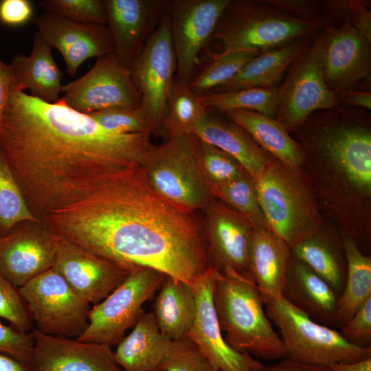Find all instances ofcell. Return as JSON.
I'll return each mask as SVG.
<instances>
[{
  "mask_svg": "<svg viewBox=\"0 0 371 371\" xmlns=\"http://www.w3.org/2000/svg\"><path fill=\"white\" fill-rule=\"evenodd\" d=\"M321 32L292 63L278 87L276 119L289 133L313 113L340 104L325 82Z\"/></svg>",
  "mask_w": 371,
  "mask_h": 371,
  "instance_id": "9",
  "label": "cell"
},
{
  "mask_svg": "<svg viewBox=\"0 0 371 371\" xmlns=\"http://www.w3.org/2000/svg\"><path fill=\"white\" fill-rule=\"evenodd\" d=\"M194 135L236 160L254 180L273 159L240 126L210 111L198 123Z\"/></svg>",
  "mask_w": 371,
  "mask_h": 371,
  "instance_id": "24",
  "label": "cell"
},
{
  "mask_svg": "<svg viewBox=\"0 0 371 371\" xmlns=\"http://www.w3.org/2000/svg\"><path fill=\"white\" fill-rule=\"evenodd\" d=\"M32 21L43 39L60 52L71 77L86 60L114 52L105 25L82 23L47 12Z\"/></svg>",
  "mask_w": 371,
  "mask_h": 371,
  "instance_id": "20",
  "label": "cell"
},
{
  "mask_svg": "<svg viewBox=\"0 0 371 371\" xmlns=\"http://www.w3.org/2000/svg\"><path fill=\"white\" fill-rule=\"evenodd\" d=\"M312 38H300L260 52L244 65L232 78L210 92L278 87L292 63L308 46Z\"/></svg>",
  "mask_w": 371,
  "mask_h": 371,
  "instance_id": "28",
  "label": "cell"
},
{
  "mask_svg": "<svg viewBox=\"0 0 371 371\" xmlns=\"http://www.w3.org/2000/svg\"><path fill=\"white\" fill-rule=\"evenodd\" d=\"M324 76L334 93L352 90L371 71V41L344 19L321 32Z\"/></svg>",
  "mask_w": 371,
  "mask_h": 371,
  "instance_id": "18",
  "label": "cell"
},
{
  "mask_svg": "<svg viewBox=\"0 0 371 371\" xmlns=\"http://www.w3.org/2000/svg\"><path fill=\"white\" fill-rule=\"evenodd\" d=\"M339 332L351 344L371 348V297L365 301Z\"/></svg>",
  "mask_w": 371,
  "mask_h": 371,
  "instance_id": "43",
  "label": "cell"
},
{
  "mask_svg": "<svg viewBox=\"0 0 371 371\" xmlns=\"http://www.w3.org/2000/svg\"><path fill=\"white\" fill-rule=\"evenodd\" d=\"M18 291L40 333L76 339L86 328L89 304L54 267L28 281Z\"/></svg>",
  "mask_w": 371,
  "mask_h": 371,
  "instance_id": "11",
  "label": "cell"
},
{
  "mask_svg": "<svg viewBox=\"0 0 371 371\" xmlns=\"http://www.w3.org/2000/svg\"><path fill=\"white\" fill-rule=\"evenodd\" d=\"M34 346L32 331L23 333L0 323V352L28 364Z\"/></svg>",
  "mask_w": 371,
  "mask_h": 371,
  "instance_id": "44",
  "label": "cell"
},
{
  "mask_svg": "<svg viewBox=\"0 0 371 371\" xmlns=\"http://www.w3.org/2000/svg\"><path fill=\"white\" fill-rule=\"evenodd\" d=\"M31 212L22 190L0 151V236L18 224L39 221Z\"/></svg>",
  "mask_w": 371,
  "mask_h": 371,
  "instance_id": "36",
  "label": "cell"
},
{
  "mask_svg": "<svg viewBox=\"0 0 371 371\" xmlns=\"http://www.w3.org/2000/svg\"><path fill=\"white\" fill-rule=\"evenodd\" d=\"M57 235L42 221L23 222L0 236V273L17 289L52 269Z\"/></svg>",
  "mask_w": 371,
  "mask_h": 371,
  "instance_id": "16",
  "label": "cell"
},
{
  "mask_svg": "<svg viewBox=\"0 0 371 371\" xmlns=\"http://www.w3.org/2000/svg\"><path fill=\"white\" fill-rule=\"evenodd\" d=\"M30 371H124L111 346L52 336L32 330Z\"/></svg>",
  "mask_w": 371,
  "mask_h": 371,
  "instance_id": "22",
  "label": "cell"
},
{
  "mask_svg": "<svg viewBox=\"0 0 371 371\" xmlns=\"http://www.w3.org/2000/svg\"><path fill=\"white\" fill-rule=\"evenodd\" d=\"M278 87L249 88L225 92H207L200 95L203 106L223 113L234 109L254 111L276 119Z\"/></svg>",
  "mask_w": 371,
  "mask_h": 371,
  "instance_id": "34",
  "label": "cell"
},
{
  "mask_svg": "<svg viewBox=\"0 0 371 371\" xmlns=\"http://www.w3.org/2000/svg\"><path fill=\"white\" fill-rule=\"evenodd\" d=\"M207 112L199 95L193 92L188 84L175 80L168 100L161 134L166 139L194 134L198 123Z\"/></svg>",
  "mask_w": 371,
  "mask_h": 371,
  "instance_id": "33",
  "label": "cell"
},
{
  "mask_svg": "<svg viewBox=\"0 0 371 371\" xmlns=\"http://www.w3.org/2000/svg\"><path fill=\"white\" fill-rule=\"evenodd\" d=\"M114 53L131 67L166 12L168 0H104Z\"/></svg>",
  "mask_w": 371,
  "mask_h": 371,
  "instance_id": "21",
  "label": "cell"
},
{
  "mask_svg": "<svg viewBox=\"0 0 371 371\" xmlns=\"http://www.w3.org/2000/svg\"><path fill=\"white\" fill-rule=\"evenodd\" d=\"M34 7L29 0H1L0 23L18 27L33 19Z\"/></svg>",
  "mask_w": 371,
  "mask_h": 371,
  "instance_id": "46",
  "label": "cell"
},
{
  "mask_svg": "<svg viewBox=\"0 0 371 371\" xmlns=\"http://www.w3.org/2000/svg\"><path fill=\"white\" fill-rule=\"evenodd\" d=\"M150 136L111 132L60 100L47 103L14 85L0 126V151L31 212L42 221L111 175L140 166Z\"/></svg>",
  "mask_w": 371,
  "mask_h": 371,
  "instance_id": "1",
  "label": "cell"
},
{
  "mask_svg": "<svg viewBox=\"0 0 371 371\" xmlns=\"http://www.w3.org/2000/svg\"><path fill=\"white\" fill-rule=\"evenodd\" d=\"M199 142L194 134L169 137L152 144L140 165L152 188L188 212L204 209L214 198L199 164Z\"/></svg>",
  "mask_w": 371,
  "mask_h": 371,
  "instance_id": "6",
  "label": "cell"
},
{
  "mask_svg": "<svg viewBox=\"0 0 371 371\" xmlns=\"http://www.w3.org/2000/svg\"><path fill=\"white\" fill-rule=\"evenodd\" d=\"M57 244L53 267L89 305L102 301L131 272L58 235Z\"/></svg>",
  "mask_w": 371,
  "mask_h": 371,
  "instance_id": "17",
  "label": "cell"
},
{
  "mask_svg": "<svg viewBox=\"0 0 371 371\" xmlns=\"http://www.w3.org/2000/svg\"><path fill=\"white\" fill-rule=\"evenodd\" d=\"M368 110L339 105L313 113L295 131L305 155L326 162L359 192H371V131Z\"/></svg>",
  "mask_w": 371,
  "mask_h": 371,
  "instance_id": "3",
  "label": "cell"
},
{
  "mask_svg": "<svg viewBox=\"0 0 371 371\" xmlns=\"http://www.w3.org/2000/svg\"><path fill=\"white\" fill-rule=\"evenodd\" d=\"M166 276L149 268L131 271L125 280L89 311L88 324L76 339L80 341L117 344L144 312L143 304L159 289Z\"/></svg>",
  "mask_w": 371,
  "mask_h": 371,
  "instance_id": "10",
  "label": "cell"
},
{
  "mask_svg": "<svg viewBox=\"0 0 371 371\" xmlns=\"http://www.w3.org/2000/svg\"><path fill=\"white\" fill-rule=\"evenodd\" d=\"M230 0H169L167 12L176 58L175 80L189 84L202 52Z\"/></svg>",
  "mask_w": 371,
  "mask_h": 371,
  "instance_id": "14",
  "label": "cell"
},
{
  "mask_svg": "<svg viewBox=\"0 0 371 371\" xmlns=\"http://www.w3.org/2000/svg\"><path fill=\"white\" fill-rule=\"evenodd\" d=\"M0 317L16 329L30 333L32 319L18 289L0 273Z\"/></svg>",
  "mask_w": 371,
  "mask_h": 371,
  "instance_id": "42",
  "label": "cell"
},
{
  "mask_svg": "<svg viewBox=\"0 0 371 371\" xmlns=\"http://www.w3.org/2000/svg\"><path fill=\"white\" fill-rule=\"evenodd\" d=\"M153 307L161 334L171 341L183 338L196 315V301L190 284L166 276Z\"/></svg>",
  "mask_w": 371,
  "mask_h": 371,
  "instance_id": "30",
  "label": "cell"
},
{
  "mask_svg": "<svg viewBox=\"0 0 371 371\" xmlns=\"http://www.w3.org/2000/svg\"><path fill=\"white\" fill-rule=\"evenodd\" d=\"M162 371H214L198 346L187 336L172 341Z\"/></svg>",
  "mask_w": 371,
  "mask_h": 371,
  "instance_id": "41",
  "label": "cell"
},
{
  "mask_svg": "<svg viewBox=\"0 0 371 371\" xmlns=\"http://www.w3.org/2000/svg\"><path fill=\"white\" fill-rule=\"evenodd\" d=\"M291 257L289 246L269 229H252L248 250L249 268L260 293L282 295Z\"/></svg>",
  "mask_w": 371,
  "mask_h": 371,
  "instance_id": "25",
  "label": "cell"
},
{
  "mask_svg": "<svg viewBox=\"0 0 371 371\" xmlns=\"http://www.w3.org/2000/svg\"><path fill=\"white\" fill-rule=\"evenodd\" d=\"M222 114L243 128L262 149L285 166L296 170L304 162L306 155L302 147L277 119L243 109Z\"/></svg>",
  "mask_w": 371,
  "mask_h": 371,
  "instance_id": "29",
  "label": "cell"
},
{
  "mask_svg": "<svg viewBox=\"0 0 371 371\" xmlns=\"http://www.w3.org/2000/svg\"><path fill=\"white\" fill-rule=\"evenodd\" d=\"M260 295L267 317L280 330L289 358L330 367L371 357V348L348 342L339 331L313 321L282 295Z\"/></svg>",
  "mask_w": 371,
  "mask_h": 371,
  "instance_id": "8",
  "label": "cell"
},
{
  "mask_svg": "<svg viewBox=\"0 0 371 371\" xmlns=\"http://www.w3.org/2000/svg\"><path fill=\"white\" fill-rule=\"evenodd\" d=\"M347 271L344 288L338 297L336 319L341 328L371 297V258L363 255L354 240L343 242Z\"/></svg>",
  "mask_w": 371,
  "mask_h": 371,
  "instance_id": "31",
  "label": "cell"
},
{
  "mask_svg": "<svg viewBox=\"0 0 371 371\" xmlns=\"http://www.w3.org/2000/svg\"><path fill=\"white\" fill-rule=\"evenodd\" d=\"M157 371H162V370H157Z\"/></svg>",
  "mask_w": 371,
  "mask_h": 371,
  "instance_id": "54",
  "label": "cell"
},
{
  "mask_svg": "<svg viewBox=\"0 0 371 371\" xmlns=\"http://www.w3.org/2000/svg\"><path fill=\"white\" fill-rule=\"evenodd\" d=\"M203 210L202 227L210 265L218 271L230 268L252 278L248 250L253 225L214 198Z\"/></svg>",
  "mask_w": 371,
  "mask_h": 371,
  "instance_id": "19",
  "label": "cell"
},
{
  "mask_svg": "<svg viewBox=\"0 0 371 371\" xmlns=\"http://www.w3.org/2000/svg\"><path fill=\"white\" fill-rule=\"evenodd\" d=\"M218 270L211 265L190 284L196 301V315L186 336L193 341L214 370L261 371L262 364L246 352H238L225 341L213 301Z\"/></svg>",
  "mask_w": 371,
  "mask_h": 371,
  "instance_id": "15",
  "label": "cell"
},
{
  "mask_svg": "<svg viewBox=\"0 0 371 371\" xmlns=\"http://www.w3.org/2000/svg\"><path fill=\"white\" fill-rule=\"evenodd\" d=\"M67 106L86 115L116 107H140L142 97L128 68L113 52L98 57L84 76L62 87Z\"/></svg>",
  "mask_w": 371,
  "mask_h": 371,
  "instance_id": "13",
  "label": "cell"
},
{
  "mask_svg": "<svg viewBox=\"0 0 371 371\" xmlns=\"http://www.w3.org/2000/svg\"><path fill=\"white\" fill-rule=\"evenodd\" d=\"M333 371H371V357L344 363H335L330 366Z\"/></svg>",
  "mask_w": 371,
  "mask_h": 371,
  "instance_id": "52",
  "label": "cell"
},
{
  "mask_svg": "<svg viewBox=\"0 0 371 371\" xmlns=\"http://www.w3.org/2000/svg\"><path fill=\"white\" fill-rule=\"evenodd\" d=\"M129 69L142 97L140 107L153 126V135H160L177 70L167 11Z\"/></svg>",
  "mask_w": 371,
  "mask_h": 371,
  "instance_id": "12",
  "label": "cell"
},
{
  "mask_svg": "<svg viewBox=\"0 0 371 371\" xmlns=\"http://www.w3.org/2000/svg\"><path fill=\"white\" fill-rule=\"evenodd\" d=\"M15 84L11 67L0 59V126L11 88Z\"/></svg>",
  "mask_w": 371,
  "mask_h": 371,
  "instance_id": "49",
  "label": "cell"
},
{
  "mask_svg": "<svg viewBox=\"0 0 371 371\" xmlns=\"http://www.w3.org/2000/svg\"><path fill=\"white\" fill-rule=\"evenodd\" d=\"M254 181L268 229L291 250L319 232V214L296 170L273 157Z\"/></svg>",
  "mask_w": 371,
  "mask_h": 371,
  "instance_id": "7",
  "label": "cell"
},
{
  "mask_svg": "<svg viewBox=\"0 0 371 371\" xmlns=\"http://www.w3.org/2000/svg\"><path fill=\"white\" fill-rule=\"evenodd\" d=\"M282 297L313 321L326 326L338 327V295L327 282L293 256Z\"/></svg>",
  "mask_w": 371,
  "mask_h": 371,
  "instance_id": "23",
  "label": "cell"
},
{
  "mask_svg": "<svg viewBox=\"0 0 371 371\" xmlns=\"http://www.w3.org/2000/svg\"><path fill=\"white\" fill-rule=\"evenodd\" d=\"M260 53L257 50L243 51L207 59L203 68L196 71L188 85L199 95L210 92L232 78L244 65Z\"/></svg>",
  "mask_w": 371,
  "mask_h": 371,
  "instance_id": "37",
  "label": "cell"
},
{
  "mask_svg": "<svg viewBox=\"0 0 371 371\" xmlns=\"http://www.w3.org/2000/svg\"><path fill=\"white\" fill-rule=\"evenodd\" d=\"M213 301L224 339L233 349L267 360L289 357L251 278L230 268L218 271Z\"/></svg>",
  "mask_w": 371,
  "mask_h": 371,
  "instance_id": "5",
  "label": "cell"
},
{
  "mask_svg": "<svg viewBox=\"0 0 371 371\" xmlns=\"http://www.w3.org/2000/svg\"><path fill=\"white\" fill-rule=\"evenodd\" d=\"M0 371H30L28 364L0 352Z\"/></svg>",
  "mask_w": 371,
  "mask_h": 371,
  "instance_id": "51",
  "label": "cell"
},
{
  "mask_svg": "<svg viewBox=\"0 0 371 371\" xmlns=\"http://www.w3.org/2000/svg\"><path fill=\"white\" fill-rule=\"evenodd\" d=\"M271 4L290 13L326 25L318 1L267 0Z\"/></svg>",
  "mask_w": 371,
  "mask_h": 371,
  "instance_id": "47",
  "label": "cell"
},
{
  "mask_svg": "<svg viewBox=\"0 0 371 371\" xmlns=\"http://www.w3.org/2000/svg\"><path fill=\"white\" fill-rule=\"evenodd\" d=\"M107 131L119 134H154L153 126L141 107H116L88 114Z\"/></svg>",
  "mask_w": 371,
  "mask_h": 371,
  "instance_id": "39",
  "label": "cell"
},
{
  "mask_svg": "<svg viewBox=\"0 0 371 371\" xmlns=\"http://www.w3.org/2000/svg\"><path fill=\"white\" fill-rule=\"evenodd\" d=\"M56 234L129 271L149 268L191 284L210 265L202 225L159 196L140 166L108 177L43 219Z\"/></svg>",
  "mask_w": 371,
  "mask_h": 371,
  "instance_id": "2",
  "label": "cell"
},
{
  "mask_svg": "<svg viewBox=\"0 0 371 371\" xmlns=\"http://www.w3.org/2000/svg\"><path fill=\"white\" fill-rule=\"evenodd\" d=\"M261 371H333L330 367L298 361L291 358L281 359L278 363L263 365Z\"/></svg>",
  "mask_w": 371,
  "mask_h": 371,
  "instance_id": "48",
  "label": "cell"
},
{
  "mask_svg": "<svg viewBox=\"0 0 371 371\" xmlns=\"http://www.w3.org/2000/svg\"><path fill=\"white\" fill-rule=\"evenodd\" d=\"M214 371H220V370H214Z\"/></svg>",
  "mask_w": 371,
  "mask_h": 371,
  "instance_id": "53",
  "label": "cell"
},
{
  "mask_svg": "<svg viewBox=\"0 0 371 371\" xmlns=\"http://www.w3.org/2000/svg\"><path fill=\"white\" fill-rule=\"evenodd\" d=\"M38 6L45 12L87 24H106L104 1L100 0H42Z\"/></svg>",
  "mask_w": 371,
  "mask_h": 371,
  "instance_id": "40",
  "label": "cell"
},
{
  "mask_svg": "<svg viewBox=\"0 0 371 371\" xmlns=\"http://www.w3.org/2000/svg\"><path fill=\"white\" fill-rule=\"evenodd\" d=\"M198 160L201 170L210 188L227 183L245 171L231 156L200 139Z\"/></svg>",
  "mask_w": 371,
  "mask_h": 371,
  "instance_id": "38",
  "label": "cell"
},
{
  "mask_svg": "<svg viewBox=\"0 0 371 371\" xmlns=\"http://www.w3.org/2000/svg\"><path fill=\"white\" fill-rule=\"evenodd\" d=\"M326 26L283 10L267 0H230L202 52L205 60L237 52H262L313 37Z\"/></svg>",
  "mask_w": 371,
  "mask_h": 371,
  "instance_id": "4",
  "label": "cell"
},
{
  "mask_svg": "<svg viewBox=\"0 0 371 371\" xmlns=\"http://www.w3.org/2000/svg\"><path fill=\"white\" fill-rule=\"evenodd\" d=\"M172 341L160 332L153 312H143L132 331L117 344L116 363L124 371H157Z\"/></svg>",
  "mask_w": 371,
  "mask_h": 371,
  "instance_id": "27",
  "label": "cell"
},
{
  "mask_svg": "<svg viewBox=\"0 0 371 371\" xmlns=\"http://www.w3.org/2000/svg\"><path fill=\"white\" fill-rule=\"evenodd\" d=\"M293 258L303 262L327 282L338 297L344 288L347 267L329 239L318 233L302 241L291 249Z\"/></svg>",
  "mask_w": 371,
  "mask_h": 371,
  "instance_id": "32",
  "label": "cell"
},
{
  "mask_svg": "<svg viewBox=\"0 0 371 371\" xmlns=\"http://www.w3.org/2000/svg\"><path fill=\"white\" fill-rule=\"evenodd\" d=\"M52 48L36 32L30 55L16 54L9 64L21 90L29 89L31 95L47 103L60 99L63 73L56 65Z\"/></svg>",
  "mask_w": 371,
  "mask_h": 371,
  "instance_id": "26",
  "label": "cell"
},
{
  "mask_svg": "<svg viewBox=\"0 0 371 371\" xmlns=\"http://www.w3.org/2000/svg\"><path fill=\"white\" fill-rule=\"evenodd\" d=\"M214 197L245 216L256 228H268L261 210L254 179L245 170L235 179L210 188Z\"/></svg>",
  "mask_w": 371,
  "mask_h": 371,
  "instance_id": "35",
  "label": "cell"
},
{
  "mask_svg": "<svg viewBox=\"0 0 371 371\" xmlns=\"http://www.w3.org/2000/svg\"><path fill=\"white\" fill-rule=\"evenodd\" d=\"M336 94L339 103L344 105L371 109V92L366 91L344 90Z\"/></svg>",
  "mask_w": 371,
  "mask_h": 371,
  "instance_id": "50",
  "label": "cell"
},
{
  "mask_svg": "<svg viewBox=\"0 0 371 371\" xmlns=\"http://www.w3.org/2000/svg\"><path fill=\"white\" fill-rule=\"evenodd\" d=\"M328 4L339 14L346 16L349 22L366 38L371 41V12L368 1L359 0L330 1Z\"/></svg>",
  "mask_w": 371,
  "mask_h": 371,
  "instance_id": "45",
  "label": "cell"
}]
</instances>
